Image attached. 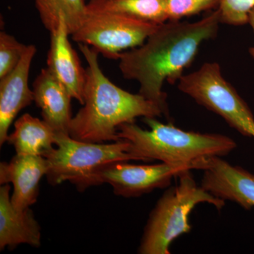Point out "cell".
Listing matches in <instances>:
<instances>
[{
  "label": "cell",
  "instance_id": "5",
  "mask_svg": "<svg viewBox=\"0 0 254 254\" xmlns=\"http://www.w3.org/2000/svg\"><path fill=\"white\" fill-rule=\"evenodd\" d=\"M55 145L44 155L48 165V182L53 186L69 182L80 191L89 188L91 177L105 165L139 161L131 153V143L125 139L113 143H90L74 139L68 133H58Z\"/></svg>",
  "mask_w": 254,
  "mask_h": 254
},
{
  "label": "cell",
  "instance_id": "19",
  "mask_svg": "<svg viewBox=\"0 0 254 254\" xmlns=\"http://www.w3.org/2000/svg\"><path fill=\"white\" fill-rule=\"evenodd\" d=\"M26 46L19 43L6 32L0 33V78L12 71L17 66Z\"/></svg>",
  "mask_w": 254,
  "mask_h": 254
},
{
  "label": "cell",
  "instance_id": "17",
  "mask_svg": "<svg viewBox=\"0 0 254 254\" xmlns=\"http://www.w3.org/2000/svg\"><path fill=\"white\" fill-rule=\"evenodd\" d=\"M35 4L42 23L50 33L63 19L68 33L72 35L86 18V0H35Z\"/></svg>",
  "mask_w": 254,
  "mask_h": 254
},
{
  "label": "cell",
  "instance_id": "18",
  "mask_svg": "<svg viewBox=\"0 0 254 254\" xmlns=\"http://www.w3.org/2000/svg\"><path fill=\"white\" fill-rule=\"evenodd\" d=\"M220 0H165L168 21H180L183 17L218 8Z\"/></svg>",
  "mask_w": 254,
  "mask_h": 254
},
{
  "label": "cell",
  "instance_id": "2",
  "mask_svg": "<svg viewBox=\"0 0 254 254\" xmlns=\"http://www.w3.org/2000/svg\"><path fill=\"white\" fill-rule=\"evenodd\" d=\"M78 48L88 64L84 104L71 119L70 136L90 143L118 141V128L123 124L134 123L140 117L163 116L153 102L114 84L102 71L96 50L83 43Z\"/></svg>",
  "mask_w": 254,
  "mask_h": 254
},
{
  "label": "cell",
  "instance_id": "1",
  "mask_svg": "<svg viewBox=\"0 0 254 254\" xmlns=\"http://www.w3.org/2000/svg\"><path fill=\"white\" fill-rule=\"evenodd\" d=\"M220 23L217 9L197 22L162 23L141 46L121 53L120 71L126 79L138 81V93L158 105L169 118L164 82L175 84L180 81L195 60L200 45L217 36Z\"/></svg>",
  "mask_w": 254,
  "mask_h": 254
},
{
  "label": "cell",
  "instance_id": "10",
  "mask_svg": "<svg viewBox=\"0 0 254 254\" xmlns=\"http://www.w3.org/2000/svg\"><path fill=\"white\" fill-rule=\"evenodd\" d=\"M37 52L33 45L26 46L21 59L12 71L0 78V145L7 141L10 126L23 108L34 101L28 85L32 60Z\"/></svg>",
  "mask_w": 254,
  "mask_h": 254
},
{
  "label": "cell",
  "instance_id": "11",
  "mask_svg": "<svg viewBox=\"0 0 254 254\" xmlns=\"http://www.w3.org/2000/svg\"><path fill=\"white\" fill-rule=\"evenodd\" d=\"M48 170V162L41 155L16 154L9 162L0 163V184H12L11 201L23 210L34 204L39 194V183Z\"/></svg>",
  "mask_w": 254,
  "mask_h": 254
},
{
  "label": "cell",
  "instance_id": "21",
  "mask_svg": "<svg viewBox=\"0 0 254 254\" xmlns=\"http://www.w3.org/2000/svg\"><path fill=\"white\" fill-rule=\"evenodd\" d=\"M249 23H250V26H252L254 33V8L250 11V16H249ZM249 52H250V54L252 55V58L254 59V47L250 48V50H249Z\"/></svg>",
  "mask_w": 254,
  "mask_h": 254
},
{
  "label": "cell",
  "instance_id": "4",
  "mask_svg": "<svg viewBox=\"0 0 254 254\" xmlns=\"http://www.w3.org/2000/svg\"><path fill=\"white\" fill-rule=\"evenodd\" d=\"M178 185L165 190L150 213L138 253L170 254L174 241L191 230L190 215L196 205L207 203L218 210L225 200L217 198L195 183L190 170L179 174Z\"/></svg>",
  "mask_w": 254,
  "mask_h": 254
},
{
  "label": "cell",
  "instance_id": "20",
  "mask_svg": "<svg viewBox=\"0 0 254 254\" xmlns=\"http://www.w3.org/2000/svg\"><path fill=\"white\" fill-rule=\"evenodd\" d=\"M254 8V0H220V23L244 26L249 23L250 13Z\"/></svg>",
  "mask_w": 254,
  "mask_h": 254
},
{
  "label": "cell",
  "instance_id": "16",
  "mask_svg": "<svg viewBox=\"0 0 254 254\" xmlns=\"http://www.w3.org/2000/svg\"><path fill=\"white\" fill-rule=\"evenodd\" d=\"M86 12L118 14L156 25L168 21L165 0H90Z\"/></svg>",
  "mask_w": 254,
  "mask_h": 254
},
{
  "label": "cell",
  "instance_id": "14",
  "mask_svg": "<svg viewBox=\"0 0 254 254\" xmlns=\"http://www.w3.org/2000/svg\"><path fill=\"white\" fill-rule=\"evenodd\" d=\"M11 186L0 188V250H14L26 244L33 247L41 245V228L30 208L19 210L14 208L10 195Z\"/></svg>",
  "mask_w": 254,
  "mask_h": 254
},
{
  "label": "cell",
  "instance_id": "9",
  "mask_svg": "<svg viewBox=\"0 0 254 254\" xmlns=\"http://www.w3.org/2000/svg\"><path fill=\"white\" fill-rule=\"evenodd\" d=\"M203 172L201 187L223 200L235 202L246 210L254 207V175L221 158L209 157L197 163Z\"/></svg>",
  "mask_w": 254,
  "mask_h": 254
},
{
  "label": "cell",
  "instance_id": "7",
  "mask_svg": "<svg viewBox=\"0 0 254 254\" xmlns=\"http://www.w3.org/2000/svg\"><path fill=\"white\" fill-rule=\"evenodd\" d=\"M158 26L118 14L86 12L81 27L71 36L105 58L119 60L125 50L141 46Z\"/></svg>",
  "mask_w": 254,
  "mask_h": 254
},
{
  "label": "cell",
  "instance_id": "15",
  "mask_svg": "<svg viewBox=\"0 0 254 254\" xmlns=\"http://www.w3.org/2000/svg\"><path fill=\"white\" fill-rule=\"evenodd\" d=\"M57 133L44 120L26 113L14 123V130L8 136L16 154L44 157L54 148Z\"/></svg>",
  "mask_w": 254,
  "mask_h": 254
},
{
  "label": "cell",
  "instance_id": "6",
  "mask_svg": "<svg viewBox=\"0 0 254 254\" xmlns=\"http://www.w3.org/2000/svg\"><path fill=\"white\" fill-rule=\"evenodd\" d=\"M178 88L218 114L241 134L254 138L253 113L236 89L223 78L218 63H205L198 71L183 75Z\"/></svg>",
  "mask_w": 254,
  "mask_h": 254
},
{
  "label": "cell",
  "instance_id": "8",
  "mask_svg": "<svg viewBox=\"0 0 254 254\" xmlns=\"http://www.w3.org/2000/svg\"><path fill=\"white\" fill-rule=\"evenodd\" d=\"M127 162H115L100 169L91 177L89 187L108 184L115 195L125 198L141 196L157 189L167 188L174 177L185 170H193L190 165L181 164L137 165Z\"/></svg>",
  "mask_w": 254,
  "mask_h": 254
},
{
  "label": "cell",
  "instance_id": "12",
  "mask_svg": "<svg viewBox=\"0 0 254 254\" xmlns=\"http://www.w3.org/2000/svg\"><path fill=\"white\" fill-rule=\"evenodd\" d=\"M69 35L63 19L60 20L56 29L50 32L47 68L63 83L72 98L83 105L86 70L81 66L77 53L68 41Z\"/></svg>",
  "mask_w": 254,
  "mask_h": 254
},
{
  "label": "cell",
  "instance_id": "13",
  "mask_svg": "<svg viewBox=\"0 0 254 254\" xmlns=\"http://www.w3.org/2000/svg\"><path fill=\"white\" fill-rule=\"evenodd\" d=\"M33 97L43 120L57 133H68L72 97L48 68H42L33 83ZM69 134V133H68Z\"/></svg>",
  "mask_w": 254,
  "mask_h": 254
},
{
  "label": "cell",
  "instance_id": "3",
  "mask_svg": "<svg viewBox=\"0 0 254 254\" xmlns=\"http://www.w3.org/2000/svg\"><path fill=\"white\" fill-rule=\"evenodd\" d=\"M143 120L150 130L143 129L134 123L123 124L118 128L119 138L131 143V153L139 161L160 160L190 165L195 170L200 160L225 156L237 148L236 142L225 135L183 131L155 118Z\"/></svg>",
  "mask_w": 254,
  "mask_h": 254
}]
</instances>
